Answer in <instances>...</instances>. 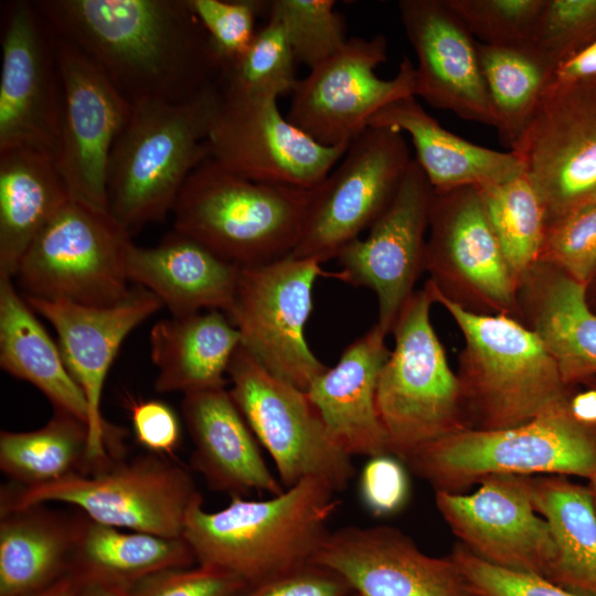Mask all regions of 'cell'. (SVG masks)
<instances>
[{
	"label": "cell",
	"instance_id": "1",
	"mask_svg": "<svg viewBox=\"0 0 596 596\" xmlns=\"http://www.w3.org/2000/svg\"><path fill=\"white\" fill-rule=\"evenodd\" d=\"M33 2L130 105L183 102L220 87L225 65L187 0Z\"/></svg>",
	"mask_w": 596,
	"mask_h": 596
},
{
	"label": "cell",
	"instance_id": "2",
	"mask_svg": "<svg viewBox=\"0 0 596 596\" xmlns=\"http://www.w3.org/2000/svg\"><path fill=\"white\" fill-rule=\"evenodd\" d=\"M336 493L308 478L265 500L232 497L214 512L201 503L190 512L183 538L198 565L251 586L312 562L340 505Z\"/></svg>",
	"mask_w": 596,
	"mask_h": 596
},
{
	"label": "cell",
	"instance_id": "3",
	"mask_svg": "<svg viewBox=\"0 0 596 596\" xmlns=\"http://www.w3.org/2000/svg\"><path fill=\"white\" fill-rule=\"evenodd\" d=\"M220 87L183 102L131 105L108 163L110 217L131 237L164 220L191 172L209 157Z\"/></svg>",
	"mask_w": 596,
	"mask_h": 596
},
{
	"label": "cell",
	"instance_id": "4",
	"mask_svg": "<svg viewBox=\"0 0 596 596\" xmlns=\"http://www.w3.org/2000/svg\"><path fill=\"white\" fill-rule=\"evenodd\" d=\"M426 284L465 340L458 379L470 427L509 428L568 409L567 385L532 329L502 313L472 312L434 279Z\"/></svg>",
	"mask_w": 596,
	"mask_h": 596
},
{
	"label": "cell",
	"instance_id": "5",
	"mask_svg": "<svg viewBox=\"0 0 596 596\" xmlns=\"http://www.w3.org/2000/svg\"><path fill=\"white\" fill-rule=\"evenodd\" d=\"M311 198L312 190L255 182L207 157L174 202L173 230L238 267L264 265L292 253Z\"/></svg>",
	"mask_w": 596,
	"mask_h": 596
},
{
	"label": "cell",
	"instance_id": "6",
	"mask_svg": "<svg viewBox=\"0 0 596 596\" xmlns=\"http://www.w3.org/2000/svg\"><path fill=\"white\" fill-rule=\"evenodd\" d=\"M403 462L435 492L461 493L492 475L588 480L596 469V428L565 409L509 428L467 427L421 447Z\"/></svg>",
	"mask_w": 596,
	"mask_h": 596
},
{
	"label": "cell",
	"instance_id": "7",
	"mask_svg": "<svg viewBox=\"0 0 596 596\" xmlns=\"http://www.w3.org/2000/svg\"><path fill=\"white\" fill-rule=\"evenodd\" d=\"M430 290L414 292L392 329L393 351L379 375L376 408L390 453L402 461L421 447L470 427L458 375L430 321Z\"/></svg>",
	"mask_w": 596,
	"mask_h": 596
},
{
	"label": "cell",
	"instance_id": "8",
	"mask_svg": "<svg viewBox=\"0 0 596 596\" xmlns=\"http://www.w3.org/2000/svg\"><path fill=\"white\" fill-rule=\"evenodd\" d=\"M45 502L74 505L88 519L121 530L180 538L190 512L203 498L187 468L149 454L2 493L1 512Z\"/></svg>",
	"mask_w": 596,
	"mask_h": 596
},
{
	"label": "cell",
	"instance_id": "9",
	"mask_svg": "<svg viewBox=\"0 0 596 596\" xmlns=\"http://www.w3.org/2000/svg\"><path fill=\"white\" fill-rule=\"evenodd\" d=\"M131 243L109 214L68 201L33 240L14 277L25 297L110 307L132 291Z\"/></svg>",
	"mask_w": 596,
	"mask_h": 596
},
{
	"label": "cell",
	"instance_id": "10",
	"mask_svg": "<svg viewBox=\"0 0 596 596\" xmlns=\"http://www.w3.org/2000/svg\"><path fill=\"white\" fill-rule=\"evenodd\" d=\"M228 392L285 489L315 478L336 492L355 476L352 457L330 437L306 391L273 375L242 345L227 370Z\"/></svg>",
	"mask_w": 596,
	"mask_h": 596
},
{
	"label": "cell",
	"instance_id": "11",
	"mask_svg": "<svg viewBox=\"0 0 596 596\" xmlns=\"http://www.w3.org/2000/svg\"><path fill=\"white\" fill-rule=\"evenodd\" d=\"M404 134L368 126L312 190L300 238L290 254L326 263L380 217L411 162Z\"/></svg>",
	"mask_w": 596,
	"mask_h": 596
},
{
	"label": "cell",
	"instance_id": "12",
	"mask_svg": "<svg viewBox=\"0 0 596 596\" xmlns=\"http://www.w3.org/2000/svg\"><path fill=\"white\" fill-rule=\"evenodd\" d=\"M320 265L289 255L273 263L241 267L232 304L225 312L240 332L241 345L273 375L302 391L328 369L305 337Z\"/></svg>",
	"mask_w": 596,
	"mask_h": 596
},
{
	"label": "cell",
	"instance_id": "13",
	"mask_svg": "<svg viewBox=\"0 0 596 596\" xmlns=\"http://www.w3.org/2000/svg\"><path fill=\"white\" fill-rule=\"evenodd\" d=\"M0 152L55 159L63 110L57 35L33 1L1 4Z\"/></svg>",
	"mask_w": 596,
	"mask_h": 596
},
{
	"label": "cell",
	"instance_id": "14",
	"mask_svg": "<svg viewBox=\"0 0 596 596\" xmlns=\"http://www.w3.org/2000/svg\"><path fill=\"white\" fill-rule=\"evenodd\" d=\"M547 225L596 199V76L547 83L513 150Z\"/></svg>",
	"mask_w": 596,
	"mask_h": 596
},
{
	"label": "cell",
	"instance_id": "15",
	"mask_svg": "<svg viewBox=\"0 0 596 596\" xmlns=\"http://www.w3.org/2000/svg\"><path fill=\"white\" fill-rule=\"evenodd\" d=\"M386 58L384 35L349 39L342 50L298 79L287 119L323 146L350 143L383 107L414 96L411 60L404 56L396 75L383 79L375 68Z\"/></svg>",
	"mask_w": 596,
	"mask_h": 596
},
{
	"label": "cell",
	"instance_id": "16",
	"mask_svg": "<svg viewBox=\"0 0 596 596\" xmlns=\"http://www.w3.org/2000/svg\"><path fill=\"white\" fill-rule=\"evenodd\" d=\"M209 157L255 182L313 190L349 143L323 146L291 124L274 97H224L214 116Z\"/></svg>",
	"mask_w": 596,
	"mask_h": 596
},
{
	"label": "cell",
	"instance_id": "17",
	"mask_svg": "<svg viewBox=\"0 0 596 596\" xmlns=\"http://www.w3.org/2000/svg\"><path fill=\"white\" fill-rule=\"evenodd\" d=\"M31 308L54 328L58 347L88 406V472L100 470L121 454L124 430L102 414L107 373L126 337L162 304L138 286L121 302L89 307L68 301L24 297Z\"/></svg>",
	"mask_w": 596,
	"mask_h": 596
},
{
	"label": "cell",
	"instance_id": "18",
	"mask_svg": "<svg viewBox=\"0 0 596 596\" xmlns=\"http://www.w3.org/2000/svg\"><path fill=\"white\" fill-rule=\"evenodd\" d=\"M63 110L55 163L71 201L109 214L107 171L131 105L76 46L57 36Z\"/></svg>",
	"mask_w": 596,
	"mask_h": 596
},
{
	"label": "cell",
	"instance_id": "19",
	"mask_svg": "<svg viewBox=\"0 0 596 596\" xmlns=\"http://www.w3.org/2000/svg\"><path fill=\"white\" fill-rule=\"evenodd\" d=\"M470 493L438 491L439 514L459 543L479 558L550 578L556 547L547 522L534 509L528 476L492 475Z\"/></svg>",
	"mask_w": 596,
	"mask_h": 596
},
{
	"label": "cell",
	"instance_id": "20",
	"mask_svg": "<svg viewBox=\"0 0 596 596\" xmlns=\"http://www.w3.org/2000/svg\"><path fill=\"white\" fill-rule=\"evenodd\" d=\"M434 190L413 159L394 198L365 238L344 246L334 276L372 289L377 298L376 324L387 334L409 297L423 264Z\"/></svg>",
	"mask_w": 596,
	"mask_h": 596
},
{
	"label": "cell",
	"instance_id": "21",
	"mask_svg": "<svg viewBox=\"0 0 596 596\" xmlns=\"http://www.w3.org/2000/svg\"><path fill=\"white\" fill-rule=\"evenodd\" d=\"M312 562L334 571L359 596H479L450 555L430 556L393 526L330 531Z\"/></svg>",
	"mask_w": 596,
	"mask_h": 596
},
{
	"label": "cell",
	"instance_id": "22",
	"mask_svg": "<svg viewBox=\"0 0 596 596\" xmlns=\"http://www.w3.org/2000/svg\"><path fill=\"white\" fill-rule=\"evenodd\" d=\"M398 11L417 58L414 96L461 119L494 127L477 40L446 0H402Z\"/></svg>",
	"mask_w": 596,
	"mask_h": 596
},
{
	"label": "cell",
	"instance_id": "23",
	"mask_svg": "<svg viewBox=\"0 0 596 596\" xmlns=\"http://www.w3.org/2000/svg\"><path fill=\"white\" fill-rule=\"evenodd\" d=\"M181 412L193 443L192 469L216 492L244 497L251 492L281 493L285 488L269 470L259 443L228 389L183 395Z\"/></svg>",
	"mask_w": 596,
	"mask_h": 596
},
{
	"label": "cell",
	"instance_id": "24",
	"mask_svg": "<svg viewBox=\"0 0 596 596\" xmlns=\"http://www.w3.org/2000/svg\"><path fill=\"white\" fill-rule=\"evenodd\" d=\"M385 337L374 324L306 391L332 440L351 457L391 454L376 408L379 375L391 352Z\"/></svg>",
	"mask_w": 596,
	"mask_h": 596
},
{
	"label": "cell",
	"instance_id": "25",
	"mask_svg": "<svg viewBox=\"0 0 596 596\" xmlns=\"http://www.w3.org/2000/svg\"><path fill=\"white\" fill-rule=\"evenodd\" d=\"M426 264L451 269L479 295L498 306L513 304L518 280L489 225L476 188L434 194Z\"/></svg>",
	"mask_w": 596,
	"mask_h": 596
},
{
	"label": "cell",
	"instance_id": "26",
	"mask_svg": "<svg viewBox=\"0 0 596 596\" xmlns=\"http://www.w3.org/2000/svg\"><path fill=\"white\" fill-rule=\"evenodd\" d=\"M126 266L129 280L152 292L172 317L203 309L225 313L241 268L174 230L155 247L131 243Z\"/></svg>",
	"mask_w": 596,
	"mask_h": 596
},
{
	"label": "cell",
	"instance_id": "27",
	"mask_svg": "<svg viewBox=\"0 0 596 596\" xmlns=\"http://www.w3.org/2000/svg\"><path fill=\"white\" fill-rule=\"evenodd\" d=\"M368 126L396 129L411 137L416 158L436 194L462 188H485L524 173L521 159L472 143L444 128L415 96L398 98L381 110Z\"/></svg>",
	"mask_w": 596,
	"mask_h": 596
},
{
	"label": "cell",
	"instance_id": "28",
	"mask_svg": "<svg viewBox=\"0 0 596 596\" xmlns=\"http://www.w3.org/2000/svg\"><path fill=\"white\" fill-rule=\"evenodd\" d=\"M149 340L158 369L155 390L183 395L225 386L224 376L241 345L238 330L220 310L160 320Z\"/></svg>",
	"mask_w": 596,
	"mask_h": 596
},
{
	"label": "cell",
	"instance_id": "29",
	"mask_svg": "<svg viewBox=\"0 0 596 596\" xmlns=\"http://www.w3.org/2000/svg\"><path fill=\"white\" fill-rule=\"evenodd\" d=\"M79 518L41 504L1 512L0 596H31L70 573Z\"/></svg>",
	"mask_w": 596,
	"mask_h": 596
},
{
	"label": "cell",
	"instance_id": "30",
	"mask_svg": "<svg viewBox=\"0 0 596 596\" xmlns=\"http://www.w3.org/2000/svg\"><path fill=\"white\" fill-rule=\"evenodd\" d=\"M68 201L53 157L0 152V278L15 276L33 240Z\"/></svg>",
	"mask_w": 596,
	"mask_h": 596
},
{
	"label": "cell",
	"instance_id": "31",
	"mask_svg": "<svg viewBox=\"0 0 596 596\" xmlns=\"http://www.w3.org/2000/svg\"><path fill=\"white\" fill-rule=\"evenodd\" d=\"M34 312L14 288L12 278H0L1 369L34 385L55 412L70 414L87 425L86 398L67 369L60 347Z\"/></svg>",
	"mask_w": 596,
	"mask_h": 596
},
{
	"label": "cell",
	"instance_id": "32",
	"mask_svg": "<svg viewBox=\"0 0 596 596\" xmlns=\"http://www.w3.org/2000/svg\"><path fill=\"white\" fill-rule=\"evenodd\" d=\"M534 272L532 291L533 331L555 361L564 383L596 374V313L586 299V285L564 272ZM557 268V267H556Z\"/></svg>",
	"mask_w": 596,
	"mask_h": 596
},
{
	"label": "cell",
	"instance_id": "33",
	"mask_svg": "<svg viewBox=\"0 0 596 596\" xmlns=\"http://www.w3.org/2000/svg\"><path fill=\"white\" fill-rule=\"evenodd\" d=\"M528 481L533 507L556 547L549 581L596 596V512L587 486L556 475L528 476Z\"/></svg>",
	"mask_w": 596,
	"mask_h": 596
},
{
	"label": "cell",
	"instance_id": "34",
	"mask_svg": "<svg viewBox=\"0 0 596 596\" xmlns=\"http://www.w3.org/2000/svg\"><path fill=\"white\" fill-rule=\"evenodd\" d=\"M79 513L71 567L76 576L131 585L150 574L168 568L191 567L196 563L183 536L126 532Z\"/></svg>",
	"mask_w": 596,
	"mask_h": 596
},
{
	"label": "cell",
	"instance_id": "35",
	"mask_svg": "<svg viewBox=\"0 0 596 596\" xmlns=\"http://www.w3.org/2000/svg\"><path fill=\"white\" fill-rule=\"evenodd\" d=\"M87 425L55 412L39 429L0 433V469L24 488L87 473Z\"/></svg>",
	"mask_w": 596,
	"mask_h": 596
},
{
	"label": "cell",
	"instance_id": "36",
	"mask_svg": "<svg viewBox=\"0 0 596 596\" xmlns=\"http://www.w3.org/2000/svg\"><path fill=\"white\" fill-rule=\"evenodd\" d=\"M477 50L494 128L511 151L525 132L553 71L529 47L477 41Z\"/></svg>",
	"mask_w": 596,
	"mask_h": 596
},
{
	"label": "cell",
	"instance_id": "37",
	"mask_svg": "<svg viewBox=\"0 0 596 596\" xmlns=\"http://www.w3.org/2000/svg\"><path fill=\"white\" fill-rule=\"evenodd\" d=\"M477 190L489 225L519 283L541 259L547 227L542 199L524 173Z\"/></svg>",
	"mask_w": 596,
	"mask_h": 596
},
{
	"label": "cell",
	"instance_id": "38",
	"mask_svg": "<svg viewBox=\"0 0 596 596\" xmlns=\"http://www.w3.org/2000/svg\"><path fill=\"white\" fill-rule=\"evenodd\" d=\"M296 62L284 26L267 18L247 50L223 72L221 95L278 99L291 94L298 82Z\"/></svg>",
	"mask_w": 596,
	"mask_h": 596
},
{
	"label": "cell",
	"instance_id": "39",
	"mask_svg": "<svg viewBox=\"0 0 596 596\" xmlns=\"http://www.w3.org/2000/svg\"><path fill=\"white\" fill-rule=\"evenodd\" d=\"M267 18L284 26L296 61L309 68L324 62L344 47L345 20L333 0L265 1Z\"/></svg>",
	"mask_w": 596,
	"mask_h": 596
},
{
	"label": "cell",
	"instance_id": "40",
	"mask_svg": "<svg viewBox=\"0 0 596 596\" xmlns=\"http://www.w3.org/2000/svg\"><path fill=\"white\" fill-rule=\"evenodd\" d=\"M477 41L529 47L545 0H446Z\"/></svg>",
	"mask_w": 596,
	"mask_h": 596
},
{
	"label": "cell",
	"instance_id": "41",
	"mask_svg": "<svg viewBox=\"0 0 596 596\" xmlns=\"http://www.w3.org/2000/svg\"><path fill=\"white\" fill-rule=\"evenodd\" d=\"M596 40V0H545L529 49L552 71Z\"/></svg>",
	"mask_w": 596,
	"mask_h": 596
},
{
	"label": "cell",
	"instance_id": "42",
	"mask_svg": "<svg viewBox=\"0 0 596 596\" xmlns=\"http://www.w3.org/2000/svg\"><path fill=\"white\" fill-rule=\"evenodd\" d=\"M540 260L586 285L596 270V199L547 225Z\"/></svg>",
	"mask_w": 596,
	"mask_h": 596
},
{
	"label": "cell",
	"instance_id": "43",
	"mask_svg": "<svg viewBox=\"0 0 596 596\" xmlns=\"http://www.w3.org/2000/svg\"><path fill=\"white\" fill-rule=\"evenodd\" d=\"M187 1L207 32L225 68L247 50L257 32L256 18L265 13V1L260 0Z\"/></svg>",
	"mask_w": 596,
	"mask_h": 596
},
{
	"label": "cell",
	"instance_id": "44",
	"mask_svg": "<svg viewBox=\"0 0 596 596\" xmlns=\"http://www.w3.org/2000/svg\"><path fill=\"white\" fill-rule=\"evenodd\" d=\"M450 557L479 596H583L545 577L492 565L460 543L455 545Z\"/></svg>",
	"mask_w": 596,
	"mask_h": 596
},
{
	"label": "cell",
	"instance_id": "45",
	"mask_svg": "<svg viewBox=\"0 0 596 596\" xmlns=\"http://www.w3.org/2000/svg\"><path fill=\"white\" fill-rule=\"evenodd\" d=\"M247 585L226 572L191 566L168 568L130 585L131 596H237Z\"/></svg>",
	"mask_w": 596,
	"mask_h": 596
},
{
	"label": "cell",
	"instance_id": "46",
	"mask_svg": "<svg viewBox=\"0 0 596 596\" xmlns=\"http://www.w3.org/2000/svg\"><path fill=\"white\" fill-rule=\"evenodd\" d=\"M411 493L405 464L392 454L369 457L359 478L362 504L374 517L401 511Z\"/></svg>",
	"mask_w": 596,
	"mask_h": 596
},
{
	"label": "cell",
	"instance_id": "47",
	"mask_svg": "<svg viewBox=\"0 0 596 596\" xmlns=\"http://www.w3.org/2000/svg\"><path fill=\"white\" fill-rule=\"evenodd\" d=\"M349 584L334 571L308 563L247 586L237 596H349Z\"/></svg>",
	"mask_w": 596,
	"mask_h": 596
},
{
	"label": "cell",
	"instance_id": "48",
	"mask_svg": "<svg viewBox=\"0 0 596 596\" xmlns=\"http://www.w3.org/2000/svg\"><path fill=\"white\" fill-rule=\"evenodd\" d=\"M137 441L156 455H172L181 441V425L175 412L158 400L128 402Z\"/></svg>",
	"mask_w": 596,
	"mask_h": 596
},
{
	"label": "cell",
	"instance_id": "49",
	"mask_svg": "<svg viewBox=\"0 0 596 596\" xmlns=\"http://www.w3.org/2000/svg\"><path fill=\"white\" fill-rule=\"evenodd\" d=\"M596 76V40L561 63L549 83H570Z\"/></svg>",
	"mask_w": 596,
	"mask_h": 596
},
{
	"label": "cell",
	"instance_id": "50",
	"mask_svg": "<svg viewBox=\"0 0 596 596\" xmlns=\"http://www.w3.org/2000/svg\"><path fill=\"white\" fill-rule=\"evenodd\" d=\"M76 578L77 596H131L130 585L125 583L79 576Z\"/></svg>",
	"mask_w": 596,
	"mask_h": 596
},
{
	"label": "cell",
	"instance_id": "51",
	"mask_svg": "<svg viewBox=\"0 0 596 596\" xmlns=\"http://www.w3.org/2000/svg\"><path fill=\"white\" fill-rule=\"evenodd\" d=\"M568 412L576 422L596 428V387L570 397Z\"/></svg>",
	"mask_w": 596,
	"mask_h": 596
},
{
	"label": "cell",
	"instance_id": "52",
	"mask_svg": "<svg viewBox=\"0 0 596 596\" xmlns=\"http://www.w3.org/2000/svg\"><path fill=\"white\" fill-rule=\"evenodd\" d=\"M77 578L70 572L44 589L31 596H77Z\"/></svg>",
	"mask_w": 596,
	"mask_h": 596
},
{
	"label": "cell",
	"instance_id": "53",
	"mask_svg": "<svg viewBox=\"0 0 596 596\" xmlns=\"http://www.w3.org/2000/svg\"><path fill=\"white\" fill-rule=\"evenodd\" d=\"M587 481H588L587 488L589 490L590 498H592L595 512H596V469Z\"/></svg>",
	"mask_w": 596,
	"mask_h": 596
},
{
	"label": "cell",
	"instance_id": "54",
	"mask_svg": "<svg viewBox=\"0 0 596 596\" xmlns=\"http://www.w3.org/2000/svg\"><path fill=\"white\" fill-rule=\"evenodd\" d=\"M349 596H359V595H358V594H355V593H353V594H351V595H349Z\"/></svg>",
	"mask_w": 596,
	"mask_h": 596
}]
</instances>
